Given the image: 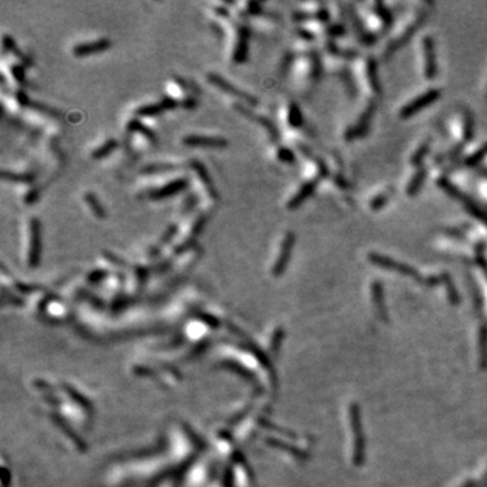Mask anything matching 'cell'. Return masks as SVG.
<instances>
[{"label":"cell","instance_id":"6da1fadb","mask_svg":"<svg viewBox=\"0 0 487 487\" xmlns=\"http://www.w3.org/2000/svg\"><path fill=\"white\" fill-rule=\"evenodd\" d=\"M41 222L38 218L30 219V245H29V264L37 267L41 260Z\"/></svg>","mask_w":487,"mask_h":487},{"label":"cell","instance_id":"7a4b0ae2","mask_svg":"<svg viewBox=\"0 0 487 487\" xmlns=\"http://www.w3.org/2000/svg\"><path fill=\"white\" fill-rule=\"evenodd\" d=\"M294 245H295V234L293 231H287L285 237H283V241H281L280 252H279V256L276 259V263L273 265L272 272L275 276H280L281 273L285 272L286 267L289 264L290 257H291V253H293Z\"/></svg>","mask_w":487,"mask_h":487},{"label":"cell","instance_id":"3957f363","mask_svg":"<svg viewBox=\"0 0 487 487\" xmlns=\"http://www.w3.org/2000/svg\"><path fill=\"white\" fill-rule=\"evenodd\" d=\"M207 80L210 82L213 86H215L217 88H219L221 91L226 92V94H230V95L238 98V99L247 102L248 104H257V99L255 96L249 95L247 92L241 91L238 88H235L233 84H230L229 82H226L225 78L218 73H209L207 74Z\"/></svg>","mask_w":487,"mask_h":487},{"label":"cell","instance_id":"277c9868","mask_svg":"<svg viewBox=\"0 0 487 487\" xmlns=\"http://www.w3.org/2000/svg\"><path fill=\"white\" fill-rule=\"evenodd\" d=\"M438 98H440V91H438V90H429V91H426L425 94L418 96L417 99L412 100V102L406 104V106L402 108L399 115L402 116V118H408V116L414 115V114H417V112H420L421 110H424L426 106L433 103L434 100H437Z\"/></svg>","mask_w":487,"mask_h":487},{"label":"cell","instance_id":"5b68a950","mask_svg":"<svg viewBox=\"0 0 487 487\" xmlns=\"http://www.w3.org/2000/svg\"><path fill=\"white\" fill-rule=\"evenodd\" d=\"M183 144L187 146H198V148H225L227 146V141L222 137L200 136V134H190L183 138Z\"/></svg>","mask_w":487,"mask_h":487},{"label":"cell","instance_id":"8992f818","mask_svg":"<svg viewBox=\"0 0 487 487\" xmlns=\"http://www.w3.org/2000/svg\"><path fill=\"white\" fill-rule=\"evenodd\" d=\"M111 48V41L108 38H99L96 41L92 42H84V44H78V45L73 46L72 53L76 57H86V56H91V54L100 53Z\"/></svg>","mask_w":487,"mask_h":487},{"label":"cell","instance_id":"52a82bcc","mask_svg":"<svg viewBox=\"0 0 487 487\" xmlns=\"http://www.w3.org/2000/svg\"><path fill=\"white\" fill-rule=\"evenodd\" d=\"M187 183H188V180H187L186 178L175 179V180L170 182L168 184H166V186L152 191L149 196H150L153 200H161V199L171 198V196H175V195H178L179 192L186 190Z\"/></svg>","mask_w":487,"mask_h":487},{"label":"cell","instance_id":"ba28073f","mask_svg":"<svg viewBox=\"0 0 487 487\" xmlns=\"http://www.w3.org/2000/svg\"><path fill=\"white\" fill-rule=\"evenodd\" d=\"M371 261L374 264L380 265V267H384V268H390L395 272H399L402 275H406V276H417V273L414 272L413 268H410L409 265L402 264V263H396L392 259H388L386 256H382V255H378V253H372L370 256Z\"/></svg>","mask_w":487,"mask_h":487},{"label":"cell","instance_id":"9c48e42d","mask_svg":"<svg viewBox=\"0 0 487 487\" xmlns=\"http://www.w3.org/2000/svg\"><path fill=\"white\" fill-rule=\"evenodd\" d=\"M249 30L247 27L241 26L238 29V41L235 44L234 52H233V61L235 64H242L248 60L249 53Z\"/></svg>","mask_w":487,"mask_h":487},{"label":"cell","instance_id":"30bf717a","mask_svg":"<svg viewBox=\"0 0 487 487\" xmlns=\"http://www.w3.org/2000/svg\"><path fill=\"white\" fill-rule=\"evenodd\" d=\"M424 73L426 78H433L436 74V53H434V44L430 38L424 39Z\"/></svg>","mask_w":487,"mask_h":487},{"label":"cell","instance_id":"8fae6325","mask_svg":"<svg viewBox=\"0 0 487 487\" xmlns=\"http://www.w3.org/2000/svg\"><path fill=\"white\" fill-rule=\"evenodd\" d=\"M315 187H317V180H310V182L302 184V186L299 187V190L294 194L293 198L290 199L289 203H287L289 210H295V209L301 206L302 203L306 202V200L310 198V195L314 192Z\"/></svg>","mask_w":487,"mask_h":487},{"label":"cell","instance_id":"7c38bea8","mask_svg":"<svg viewBox=\"0 0 487 487\" xmlns=\"http://www.w3.org/2000/svg\"><path fill=\"white\" fill-rule=\"evenodd\" d=\"M191 168L195 171V174L198 175L199 180H200V183H202L203 187H205V190H206V192L209 194V196L213 199H217L218 194H217V191H215L214 186H213V182H211L210 176H209V174H207V170L205 168V166H203L202 163L198 160H192L191 161Z\"/></svg>","mask_w":487,"mask_h":487},{"label":"cell","instance_id":"4fadbf2b","mask_svg":"<svg viewBox=\"0 0 487 487\" xmlns=\"http://www.w3.org/2000/svg\"><path fill=\"white\" fill-rule=\"evenodd\" d=\"M83 198L84 200H86V203L88 205V207H90V210L94 213V215H95L96 218L102 219L106 217V211H104L102 203L99 202V199L96 198L95 195L92 194V192H86Z\"/></svg>","mask_w":487,"mask_h":487},{"label":"cell","instance_id":"5bb4252c","mask_svg":"<svg viewBox=\"0 0 487 487\" xmlns=\"http://www.w3.org/2000/svg\"><path fill=\"white\" fill-rule=\"evenodd\" d=\"M128 129H129V132L140 133L141 136H144L145 138H148V140L152 141V142L156 141V134H154L150 129L146 128V126H145L142 122H140V120L137 119V118H134V119H132L130 122H129Z\"/></svg>","mask_w":487,"mask_h":487},{"label":"cell","instance_id":"9a60e30c","mask_svg":"<svg viewBox=\"0 0 487 487\" xmlns=\"http://www.w3.org/2000/svg\"><path fill=\"white\" fill-rule=\"evenodd\" d=\"M167 111L166 106H164V102L160 100L158 103H153V104H146V106H142L136 111L137 116H154L158 115L161 112Z\"/></svg>","mask_w":487,"mask_h":487},{"label":"cell","instance_id":"2e32d148","mask_svg":"<svg viewBox=\"0 0 487 487\" xmlns=\"http://www.w3.org/2000/svg\"><path fill=\"white\" fill-rule=\"evenodd\" d=\"M116 141L114 140V138H111V140H107L106 142H104L103 145H100L99 148H96L94 152H92V158H95V160H98V158H103V157H106V156H108L110 153H112V150L116 148Z\"/></svg>","mask_w":487,"mask_h":487},{"label":"cell","instance_id":"e0dca14e","mask_svg":"<svg viewBox=\"0 0 487 487\" xmlns=\"http://www.w3.org/2000/svg\"><path fill=\"white\" fill-rule=\"evenodd\" d=\"M289 124L291 125L293 128H299L302 125V112L295 103L290 104Z\"/></svg>","mask_w":487,"mask_h":487},{"label":"cell","instance_id":"ac0fdd59","mask_svg":"<svg viewBox=\"0 0 487 487\" xmlns=\"http://www.w3.org/2000/svg\"><path fill=\"white\" fill-rule=\"evenodd\" d=\"M425 175L426 174L424 170L418 171L417 174H416V176L410 180L409 187H408V192H409L410 195L416 194V192L420 190V187H421V184L424 183V179H425Z\"/></svg>","mask_w":487,"mask_h":487},{"label":"cell","instance_id":"d6986e66","mask_svg":"<svg viewBox=\"0 0 487 487\" xmlns=\"http://www.w3.org/2000/svg\"><path fill=\"white\" fill-rule=\"evenodd\" d=\"M3 178L9 179V180H15V182H31L34 179L33 175L29 174H22V175H17L13 174V172H3Z\"/></svg>","mask_w":487,"mask_h":487},{"label":"cell","instance_id":"ffe728a7","mask_svg":"<svg viewBox=\"0 0 487 487\" xmlns=\"http://www.w3.org/2000/svg\"><path fill=\"white\" fill-rule=\"evenodd\" d=\"M11 73H13V76H14V78L17 80L18 83L19 84H23L25 83V66H23V64H15V65L11 68Z\"/></svg>","mask_w":487,"mask_h":487},{"label":"cell","instance_id":"44dd1931","mask_svg":"<svg viewBox=\"0 0 487 487\" xmlns=\"http://www.w3.org/2000/svg\"><path fill=\"white\" fill-rule=\"evenodd\" d=\"M277 158H279V160H281V161H285V163H289V164H291V163H294V161H295L294 153L291 152L290 149L283 148V146L277 149Z\"/></svg>","mask_w":487,"mask_h":487},{"label":"cell","instance_id":"7402d4cb","mask_svg":"<svg viewBox=\"0 0 487 487\" xmlns=\"http://www.w3.org/2000/svg\"><path fill=\"white\" fill-rule=\"evenodd\" d=\"M176 225H171L168 229L166 230V233H164V235L161 237V239H160V243H158V247H156L154 249H157L158 251V248H160L161 245H166V243H168L171 241V239L174 238V235H175V233H176Z\"/></svg>","mask_w":487,"mask_h":487},{"label":"cell","instance_id":"603a6c76","mask_svg":"<svg viewBox=\"0 0 487 487\" xmlns=\"http://www.w3.org/2000/svg\"><path fill=\"white\" fill-rule=\"evenodd\" d=\"M2 42H3V50H5V52H17L15 41H14V38L11 37V35H7V34H5V35H3V39H2Z\"/></svg>","mask_w":487,"mask_h":487},{"label":"cell","instance_id":"cb8c5ba5","mask_svg":"<svg viewBox=\"0 0 487 487\" xmlns=\"http://www.w3.org/2000/svg\"><path fill=\"white\" fill-rule=\"evenodd\" d=\"M175 168L174 166H164V164H158V166H150L145 168V172L146 174H152V172H157V171H167V170H172Z\"/></svg>","mask_w":487,"mask_h":487},{"label":"cell","instance_id":"d4e9b609","mask_svg":"<svg viewBox=\"0 0 487 487\" xmlns=\"http://www.w3.org/2000/svg\"><path fill=\"white\" fill-rule=\"evenodd\" d=\"M37 199H38V191L35 190V188H31V190L27 192V195H26L25 202L29 203V205H31V203L35 202Z\"/></svg>","mask_w":487,"mask_h":487},{"label":"cell","instance_id":"484cf974","mask_svg":"<svg viewBox=\"0 0 487 487\" xmlns=\"http://www.w3.org/2000/svg\"><path fill=\"white\" fill-rule=\"evenodd\" d=\"M486 153H487V145H486V146H483V148L480 149L479 152L475 153L474 156L470 157V160H468V161H470L471 164H474V163H476V161H478V160H480V158H482V157L484 156Z\"/></svg>","mask_w":487,"mask_h":487},{"label":"cell","instance_id":"4316f807","mask_svg":"<svg viewBox=\"0 0 487 487\" xmlns=\"http://www.w3.org/2000/svg\"><path fill=\"white\" fill-rule=\"evenodd\" d=\"M17 99H18V102H19V104H22V106H29V98H27V95H26L25 92L23 91H18L17 92Z\"/></svg>","mask_w":487,"mask_h":487},{"label":"cell","instance_id":"83f0119b","mask_svg":"<svg viewBox=\"0 0 487 487\" xmlns=\"http://www.w3.org/2000/svg\"><path fill=\"white\" fill-rule=\"evenodd\" d=\"M260 11H261V6L259 5V3H256V2H252V3H249L248 5V14H251V15L259 14Z\"/></svg>","mask_w":487,"mask_h":487},{"label":"cell","instance_id":"f1b7e54d","mask_svg":"<svg viewBox=\"0 0 487 487\" xmlns=\"http://www.w3.org/2000/svg\"><path fill=\"white\" fill-rule=\"evenodd\" d=\"M103 276H106V272L104 271H102V269H96V271H94V272L90 275V279L91 280H99V279H102Z\"/></svg>","mask_w":487,"mask_h":487},{"label":"cell","instance_id":"f546056e","mask_svg":"<svg viewBox=\"0 0 487 487\" xmlns=\"http://www.w3.org/2000/svg\"><path fill=\"white\" fill-rule=\"evenodd\" d=\"M183 106H184L186 108H188V110L195 108L196 107V99H195V98H187V99L183 102Z\"/></svg>","mask_w":487,"mask_h":487}]
</instances>
